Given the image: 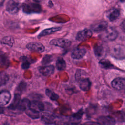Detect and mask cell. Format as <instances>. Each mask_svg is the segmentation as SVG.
Masks as SVG:
<instances>
[{
	"instance_id": "obj_15",
	"label": "cell",
	"mask_w": 125,
	"mask_h": 125,
	"mask_svg": "<svg viewBox=\"0 0 125 125\" xmlns=\"http://www.w3.org/2000/svg\"><path fill=\"white\" fill-rule=\"evenodd\" d=\"M120 15V11L116 8H113L110 10L107 13L106 16L109 21H113L116 20Z\"/></svg>"
},
{
	"instance_id": "obj_34",
	"label": "cell",
	"mask_w": 125,
	"mask_h": 125,
	"mask_svg": "<svg viewBox=\"0 0 125 125\" xmlns=\"http://www.w3.org/2000/svg\"><path fill=\"white\" fill-rule=\"evenodd\" d=\"M4 125H9L8 124H7V123H5Z\"/></svg>"
},
{
	"instance_id": "obj_3",
	"label": "cell",
	"mask_w": 125,
	"mask_h": 125,
	"mask_svg": "<svg viewBox=\"0 0 125 125\" xmlns=\"http://www.w3.org/2000/svg\"><path fill=\"white\" fill-rule=\"evenodd\" d=\"M23 11L27 13H38L41 11V6L38 3H24L22 5Z\"/></svg>"
},
{
	"instance_id": "obj_16",
	"label": "cell",
	"mask_w": 125,
	"mask_h": 125,
	"mask_svg": "<svg viewBox=\"0 0 125 125\" xmlns=\"http://www.w3.org/2000/svg\"><path fill=\"white\" fill-rule=\"evenodd\" d=\"M29 108L39 112L43 111L44 110V106L42 102L35 100L30 102Z\"/></svg>"
},
{
	"instance_id": "obj_26",
	"label": "cell",
	"mask_w": 125,
	"mask_h": 125,
	"mask_svg": "<svg viewBox=\"0 0 125 125\" xmlns=\"http://www.w3.org/2000/svg\"><path fill=\"white\" fill-rule=\"evenodd\" d=\"M8 80L7 74L4 72H0V86L5 84Z\"/></svg>"
},
{
	"instance_id": "obj_19",
	"label": "cell",
	"mask_w": 125,
	"mask_h": 125,
	"mask_svg": "<svg viewBox=\"0 0 125 125\" xmlns=\"http://www.w3.org/2000/svg\"><path fill=\"white\" fill-rule=\"evenodd\" d=\"M26 115L33 119H38L40 117L39 112L31 108H28L25 110Z\"/></svg>"
},
{
	"instance_id": "obj_27",
	"label": "cell",
	"mask_w": 125,
	"mask_h": 125,
	"mask_svg": "<svg viewBox=\"0 0 125 125\" xmlns=\"http://www.w3.org/2000/svg\"><path fill=\"white\" fill-rule=\"evenodd\" d=\"M83 113V112L82 110H80L77 113H75L72 116V118L73 119L72 120H80L82 116Z\"/></svg>"
},
{
	"instance_id": "obj_7",
	"label": "cell",
	"mask_w": 125,
	"mask_h": 125,
	"mask_svg": "<svg viewBox=\"0 0 125 125\" xmlns=\"http://www.w3.org/2000/svg\"><path fill=\"white\" fill-rule=\"evenodd\" d=\"M6 10L11 14L17 13L20 8L19 3L13 0H9L6 4Z\"/></svg>"
},
{
	"instance_id": "obj_14",
	"label": "cell",
	"mask_w": 125,
	"mask_h": 125,
	"mask_svg": "<svg viewBox=\"0 0 125 125\" xmlns=\"http://www.w3.org/2000/svg\"><path fill=\"white\" fill-rule=\"evenodd\" d=\"M55 120V116L50 113L43 112L41 114V120L46 124H53Z\"/></svg>"
},
{
	"instance_id": "obj_25",
	"label": "cell",
	"mask_w": 125,
	"mask_h": 125,
	"mask_svg": "<svg viewBox=\"0 0 125 125\" xmlns=\"http://www.w3.org/2000/svg\"><path fill=\"white\" fill-rule=\"evenodd\" d=\"M94 51L97 57H100L103 55L104 52L103 47L100 45H97L94 47Z\"/></svg>"
},
{
	"instance_id": "obj_30",
	"label": "cell",
	"mask_w": 125,
	"mask_h": 125,
	"mask_svg": "<svg viewBox=\"0 0 125 125\" xmlns=\"http://www.w3.org/2000/svg\"><path fill=\"white\" fill-rule=\"evenodd\" d=\"M29 66V63L28 62V61H27L26 60H25L24 62H23L22 64L21 65L22 68L23 69H26L27 68H28Z\"/></svg>"
},
{
	"instance_id": "obj_21",
	"label": "cell",
	"mask_w": 125,
	"mask_h": 125,
	"mask_svg": "<svg viewBox=\"0 0 125 125\" xmlns=\"http://www.w3.org/2000/svg\"><path fill=\"white\" fill-rule=\"evenodd\" d=\"M56 65L57 69L59 71L63 70L66 67V62L62 58H59L57 59Z\"/></svg>"
},
{
	"instance_id": "obj_17",
	"label": "cell",
	"mask_w": 125,
	"mask_h": 125,
	"mask_svg": "<svg viewBox=\"0 0 125 125\" xmlns=\"http://www.w3.org/2000/svg\"><path fill=\"white\" fill-rule=\"evenodd\" d=\"M91 85V83L87 78H84L79 81L80 88L83 91L89 90Z\"/></svg>"
},
{
	"instance_id": "obj_13",
	"label": "cell",
	"mask_w": 125,
	"mask_h": 125,
	"mask_svg": "<svg viewBox=\"0 0 125 125\" xmlns=\"http://www.w3.org/2000/svg\"><path fill=\"white\" fill-rule=\"evenodd\" d=\"M86 52V50L84 48H77L72 51L71 57L74 59H80L85 55Z\"/></svg>"
},
{
	"instance_id": "obj_33",
	"label": "cell",
	"mask_w": 125,
	"mask_h": 125,
	"mask_svg": "<svg viewBox=\"0 0 125 125\" xmlns=\"http://www.w3.org/2000/svg\"><path fill=\"white\" fill-rule=\"evenodd\" d=\"M4 112V110L0 106V114H1V113H3Z\"/></svg>"
},
{
	"instance_id": "obj_4",
	"label": "cell",
	"mask_w": 125,
	"mask_h": 125,
	"mask_svg": "<svg viewBox=\"0 0 125 125\" xmlns=\"http://www.w3.org/2000/svg\"><path fill=\"white\" fill-rule=\"evenodd\" d=\"M49 43L52 45L57 46L62 48H66L70 45L71 42L67 39H57L51 40L50 41Z\"/></svg>"
},
{
	"instance_id": "obj_6",
	"label": "cell",
	"mask_w": 125,
	"mask_h": 125,
	"mask_svg": "<svg viewBox=\"0 0 125 125\" xmlns=\"http://www.w3.org/2000/svg\"><path fill=\"white\" fill-rule=\"evenodd\" d=\"M26 48L31 51L42 53L44 51V46L41 43L31 42L26 44Z\"/></svg>"
},
{
	"instance_id": "obj_5",
	"label": "cell",
	"mask_w": 125,
	"mask_h": 125,
	"mask_svg": "<svg viewBox=\"0 0 125 125\" xmlns=\"http://www.w3.org/2000/svg\"><path fill=\"white\" fill-rule=\"evenodd\" d=\"M97 123L100 125H115L116 120L110 116H102L98 118Z\"/></svg>"
},
{
	"instance_id": "obj_18",
	"label": "cell",
	"mask_w": 125,
	"mask_h": 125,
	"mask_svg": "<svg viewBox=\"0 0 125 125\" xmlns=\"http://www.w3.org/2000/svg\"><path fill=\"white\" fill-rule=\"evenodd\" d=\"M61 29V27H54L50 28H47L43 30L39 35V37H42L51 34L54 32H56Z\"/></svg>"
},
{
	"instance_id": "obj_8",
	"label": "cell",
	"mask_w": 125,
	"mask_h": 125,
	"mask_svg": "<svg viewBox=\"0 0 125 125\" xmlns=\"http://www.w3.org/2000/svg\"><path fill=\"white\" fill-rule=\"evenodd\" d=\"M112 86L115 89L121 90L125 89V79L123 78H116L111 82Z\"/></svg>"
},
{
	"instance_id": "obj_20",
	"label": "cell",
	"mask_w": 125,
	"mask_h": 125,
	"mask_svg": "<svg viewBox=\"0 0 125 125\" xmlns=\"http://www.w3.org/2000/svg\"><path fill=\"white\" fill-rule=\"evenodd\" d=\"M1 43L3 44L7 45L10 47H12L14 43V39L10 36H7L3 37L1 40Z\"/></svg>"
},
{
	"instance_id": "obj_11",
	"label": "cell",
	"mask_w": 125,
	"mask_h": 125,
	"mask_svg": "<svg viewBox=\"0 0 125 125\" xmlns=\"http://www.w3.org/2000/svg\"><path fill=\"white\" fill-rule=\"evenodd\" d=\"M107 23L105 21H102L96 24H94L92 26V29L95 32H104L107 28Z\"/></svg>"
},
{
	"instance_id": "obj_2",
	"label": "cell",
	"mask_w": 125,
	"mask_h": 125,
	"mask_svg": "<svg viewBox=\"0 0 125 125\" xmlns=\"http://www.w3.org/2000/svg\"><path fill=\"white\" fill-rule=\"evenodd\" d=\"M118 31L113 27L107 28L101 34V38L103 40L106 42L115 40L118 37Z\"/></svg>"
},
{
	"instance_id": "obj_32",
	"label": "cell",
	"mask_w": 125,
	"mask_h": 125,
	"mask_svg": "<svg viewBox=\"0 0 125 125\" xmlns=\"http://www.w3.org/2000/svg\"><path fill=\"white\" fill-rule=\"evenodd\" d=\"M121 28H122V30L125 33V20L121 23Z\"/></svg>"
},
{
	"instance_id": "obj_1",
	"label": "cell",
	"mask_w": 125,
	"mask_h": 125,
	"mask_svg": "<svg viewBox=\"0 0 125 125\" xmlns=\"http://www.w3.org/2000/svg\"><path fill=\"white\" fill-rule=\"evenodd\" d=\"M111 55L116 59H125V47L122 45H116L110 50Z\"/></svg>"
},
{
	"instance_id": "obj_28",
	"label": "cell",
	"mask_w": 125,
	"mask_h": 125,
	"mask_svg": "<svg viewBox=\"0 0 125 125\" xmlns=\"http://www.w3.org/2000/svg\"><path fill=\"white\" fill-rule=\"evenodd\" d=\"M52 61V56L50 55H46L43 58L42 61V63L43 64H46L49 63Z\"/></svg>"
},
{
	"instance_id": "obj_12",
	"label": "cell",
	"mask_w": 125,
	"mask_h": 125,
	"mask_svg": "<svg viewBox=\"0 0 125 125\" xmlns=\"http://www.w3.org/2000/svg\"><path fill=\"white\" fill-rule=\"evenodd\" d=\"M39 72L43 76H48L52 74L55 70V67L52 65L41 66L39 69Z\"/></svg>"
},
{
	"instance_id": "obj_10",
	"label": "cell",
	"mask_w": 125,
	"mask_h": 125,
	"mask_svg": "<svg viewBox=\"0 0 125 125\" xmlns=\"http://www.w3.org/2000/svg\"><path fill=\"white\" fill-rule=\"evenodd\" d=\"M11 97L10 92L8 90H2L0 92V105H5L8 104Z\"/></svg>"
},
{
	"instance_id": "obj_23",
	"label": "cell",
	"mask_w": 125,
	"mask_h": 125,
	"mask_svg": "<svg viewBox=\"0 0 125 125\" xmlns=\"http://www.w3.org/2000/svg\"><path fill=\"white\" fill-rule=\"evenodd\" d=\"M45 94L51 100L55 101L59 98V96L56 93L52 91L49 89H46L45 90Z\"/></svg>"
},
{
	"instance_id": "obj_22",
	"label": "cell",
	"mask_w": 125,
	"mask_h": 125,
	"mask_svg": "<svg viewBox=\"0 0 125 125\" xmlns=\"http://www.w3.org/2000/svg\"><path fill=\"white\" fill-rule=\"evenodd\" d=\"M9 61L6 54L2 52H0V66H5L8 65Z\"/></svg>"
},
{
	"instance_id": "obj_29",
	"label": "cell",
	"mask_w": 125,
	"mask_h": 125,
	"mask_svg": "<svg viewBox=\"0 0 125 125\" xmlns=\"http://www.w3.org/2000/svg\"><path fill=\"white\" fill-rule=\"evenodd\" d=\"M56 125H74L73 124L63 120H59L55 122Z\"/></svg>"
},
{
	"instance_id": "obj_9",
	"label": "cell",
	"mask_w": 125,
	"mask_h": 125,
	"mask_svg": "<svg viewBox=\"0 0 125 125\" xmlns=\"http://www.w3.org/2000/svg\"><path fill=\"white\" fill-rule=\"evenodd\" d=\"M92 35L91 30L84 29L79 31L76 36V39L79 41H83L89 38Z\"/></svg>"
},
{
	"instance_id": "obj_31",
	"label": "cell",
	"mask_w": 125,
	"mask_h": 125,
	"mask_svg": "<svg viewBox=\"0 0 125 125\" xmlns=\"http://www.w3.org/2000/svg\"><path fill=\"white\" fill-rule=\"evenodd\" d=\"M77 125H99V124L98 123H96L92 122H85L83 124Z\"/></svg>"
},
{
	"instance_id": "obj_24",
	"label": "cell",
	"mask_w": 125,
	"mask_h": 125,
	"mask_svg": "<svg viewBox=\"0 0 125 125\" xmlns=\"http://www.w3.org/2000/svg\"><path fill=\"white\" fill-rule=\"evenodd\" d=\"M99 64L101 65V67L105 69H109L113 67V65L108 60H102L100 61Z\"/></svg>"
}]
</instances>
